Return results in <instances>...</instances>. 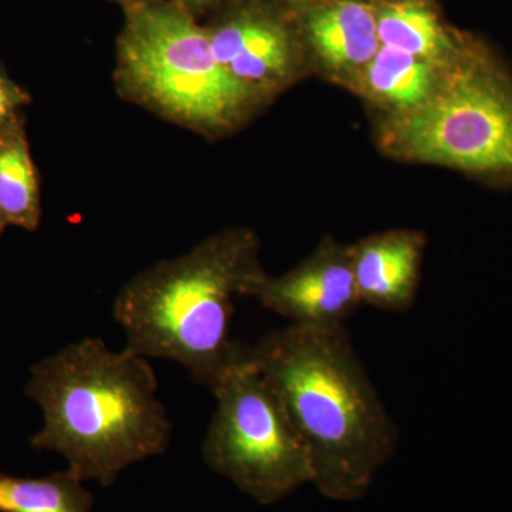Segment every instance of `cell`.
I'll return each instance as SVG.
<instances>
[{
  "instance_id": "6da1fadb",
  "label": "cell",
  "mask_w": 512,
  "mask_h": 512,
  "mask_svg": "<svg viewBox=\"0 0 512 512\" xmlns=\"http://www.w3.org/2000/svg\"><path fill=\"white\" fill-rule=\"evenodd\" d=\"M247 355L305 444L320 493L362 497L396 451L399 431L345 325L289 323L247 346Z\"/></svg>"
},
{
  "instance_id": "7a4b0ae2",
  "label": "cell",
  "mask_w": 512,
  "mask_h": 512,
  "mask_svg": "<svg viewBox=\"0 0 512 512\" xmlns=\"http://www.w3.org/2000/svg\"><path fill=\"white\" fill-rule=\"evenodd\" d=\"M23 390L43 416L30 447L60 454L84 483L111 487L128 467L170 447L173 424L156 372L131 349L76 340L35 363Z\"/></svg>"
},
{
  "instance_id": "3957f363",
  "label": "cell",
  "mask_w": 512,
  "mask_h": 512,
  "mask_svg": "<svg viewBox=\"0 0 512 512\" xmlns=\"http://www.w3.org/2000/svg\"><path fill=\"white\" fill-rule=\"evenodd\" d=\"M264 272L258 237L248 228L222 229L185 254L148 266L113 302L126 348L171 360L214 389L244 348L231 338L234 301Z\"/></svg>"
},
{
  "instance_id": "277c9868",
  "label": "cell",
  "mask_w": 512,
  "mask_h": 512,
  "mask_svg": "<svg viewBox=\"0 0 512 512\" xmlns=\"http://www.w3.org/2000/svg\"><path fill=\"white\" fill-rule=\"evenodd\" d=\"M123 13L113 73L121 99L207 138L234 133L264 103L229 76L204 23L175 0H134Z\"/></svg>"
},
{
  "instance_id": "5b68a950",
  "label": "cell",
  "mask_w": 512,
  "mask_h": 512,
  "mask_svg": "<svg viewBox=\"0 0 512 512\" xmlns=\"http://www.w3.org/2000/svg\"><path fill=\"white\" fill-rule=\"evenodd\" d=\"M387 153L512 184V80L481 43L444 70L429 100L390 114Z\"/></svg>"
},
{
  "instance_id": "8992f818",
  "label": "cell",
  "mask_w": 512,
  "mask_h": 512,
  "mask_svg": "<svg viewBox=\"0 0 512 512\" xmlns=\"http://www.w3.org/2000/svg\"><path fill=\"white\" fill-rule=\"evenodd\" d=\"M215 406L201 456L259 504L284 500L313 483L311 457L247 346L211 390Z\"/></svg>"
},
{
  "instance_id": "52a82bcc",
  "label": "cell",
  "mask_w": 512,
  "mask_h": 512,
  "mask_svg": "<svg viewBox=\"0 0 512 512\" xmlns=\"http://www.w3.org/2000/svg\"><path fill=\"white\" fill-rule=\"evenodd\" d=\"M204 26L221 66L264 103L298 74L295 16L276 0H232Z\"/></svg>"
},
{
  "instance_id": "ba28073f",
  "label": "cell",
  "mask_w": 512,
  "mask_h": 512,
  "mask_svg": "<svg viewBox=\"0 0 512 512\" xmlns=\"http://www.w3.org/2000/svg\"><path fill=\"white\" fill-rule=\"evenodd\" d=\"M247 296L293 325L338 326L360 303L350 247L325 239L308 259L281 276L262 274Z\"/></svg>"
},
{
  "instance_id": "9c48e42d",
  "label": "cell",
  "mask_w": 512,
  "mask_h": 512,
  "mask_svg": "<svg viewBox=\"0 0 512 512\" xmlns=\"http://www.w3.org/2000/svg\"><path fill=\"white\" fill-rule=\"evenodd\" d=\"M295 22L302 49L349 86L382 46L376 6L363 0H338L306 10Z\"/></svg>"
},
{
  "instance_id": "30bf717a",
  "label": "cell",
  "mask_w": 512,
  "mask_h": 512,
  "mask_svg": "<svg viewBox=\"0 0 512 512\" xmlns=\"http://www.w3.org/2000/svg\"><path fill=\"white\" fill-rule=\"evenodd\" d=\"M427 239L419 231L392 229L350 247L360 303L406 312L416 301Z\"/></svg>"
},
{
  "instance_id": "8fae6325",
  "label": "cell",
  "mask_w": 512,
  "mask_h": 512,
  "mask_svg": "<svg viewBox=\"0 0 512 512\" xmlns=\"http://www.w3.org/2000/svg\"><path fill=\"white\" fill-rule=\"evenodd\" d=\"M376 6L380 45L448 69L477 45L448 28L426 0L380 2Z\"/></svg>"
},
{
  "instance_id": "7c38bea8",
  "label": "cell",
  "mask_w": 512,
  "mask_h": 512,
  "mask_svg": "<svg viewBox=\"0 0 512 512\" xmlns=\"http://www.w3.org/2000/svg\"><path fill=\"white\" fill-rule=\"evenodd\" d=\"M444 70L427 60L380 46L350 87L390 114L406 113L433 96Z\"/></svg>"
},
{
  "instance_id": "4fadbf2b",
  "label": "cell",
  "mask_w": 512,
  "mask_h": 512,
  "mask_svg": "<svg viewBox=\"0 0 512 512\" xmlns=\"http://www.w3.org/2000/svg\"><path fill=\"white\" fill-rule=\"evenodd\" d=\"M40 215L35 164L22 128L15 124L0 134V225L35 231Z\"/></svg>"
},
{
  "instance_id": "5bb4252c",
  "label": "cell",
  "mask_w": 512,
  "mask_h": 512,
  "mask_svg": "<svg viewBox=\"0 0 512 512\" xmlns=\"http://www.w3.org/2000/svg\"><path fill=\"white\" fill-rule=\"evenodd\" d=\"M93 494L70 470L45 477L0 473V512H92Z\"/></svg>"
},
{
  "instance_id": "9a60e30c",
  "label": "cell",
  "mask_w": 512,
  "mask_h": 512,
  "mask_svg": "<svg viewBox=\"0 0 512 512\" xmlns=\"http://www.w3.org/2000/svg\"><path fill=\"white\" fill-rule=\"evenodd\" d=\"M25 101V93L0 72V134L15 126L16 111Z\"/></svg>"
},
{
  "instance_id": "2e32d148",
  "label": "cell",
  "mask_w": 512,
  "mask_h": 512,
  "mask_svg": "<svg viewBox=\"0 0 512 512\" xmlns=\"http://www.w3.org/2000/svg\"><path fill=\"white\" fill-rule=\"evenodd\" d=\"M175 2H177L185 12L190 13L192 18L202 22V19L211 18L214 13H217L218 10L227 6L232 0H175Z\"/></svg>"
},
{
  "instance_id": "e0dca14e",
  "label": "cell",
  "mask_w": 512,
  "mask_h": 512,
  "mask_svg": "<svg viewBox=\"0 0 512 512\" xmlns=\"http://www.w3.org/2000/svg\"><path fill=\"white\" fill-rule=\"evenodd\" d=\"M276 2L281 3L288 12L296 16L299 13L306 12V10L320 8V6L329 5V3L338 2V0H276Z\"/></svg>"
},
{
  "instance_id": "ac0fdd59",
  "label": "cell",
  "mask_w": 512,
  "mask_h": 512,
  "mask_svg": "<svg viewBox=\"0 0 512 512\" xmlns=\"http://www.w3.org/2000/svg\"><path fill=\"white\" fill-rule=\"evenodd\" d=\"M111 3H116L121 9L127 8L128 5L134 2V0H109Z\"/></svg>"
},
{
  "instance_id": "d6986e66",
  "label": "cell",
  "mask_w": 512,
  "mask_h": 512,
  "mask_svg": "<svg viewBox=\"0 0 512 512\" xmlns=\"http://www.w3.org/2000/svg\"><path fill=\"white\" fill-rule=\"evenodd\" d=\"M380 2H399V0H377V3ZM426 2H429V0H426Z\"/></svg>"
},
{
  "instance_id": "ffe728a7",
  "label": "cell",
  "mask_w": 512,
  "mask_h": 512,
  "mask_svg": "<svg viewBox=\"0 0 512 512\" xmlns=\"http://www.w3.org/2000/svg\"><path fill=\"white\" fill-rule=\"evenodd\" d=\"M2 229H3V227H2V225H0V232H2Z\"/></svg>"
}]
</instances>
